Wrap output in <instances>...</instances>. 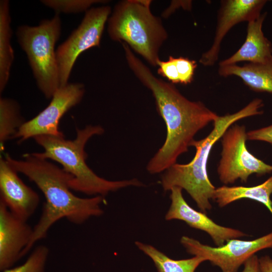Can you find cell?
<instances>
[{
	"label": "cell",
	"instance_id": "obj_1",
	"mask_svg": "<svg viewBox=\"0 0 272 272\" xmlns=\"http://www.w3.org/2000/svg\"><path fill=\"white\" fill-rule=\"evenodd\" d=\"M122 45L129 67L152 92L157 110L166 124L165 141L147 166L151 174L159 173L176 163L179 156L188 151L197 132L218 115L201 102L185 98L173 84L155 77L126 43Z\"/></svg>",
	"mask_w": 272,
	"mask_h": 272
},
{
	"label": "cell",
	"instance_id": "obj_2",
	"mask_svg": "<svg viewBox=\"0 0 272 272\" xmlns=\"http://www.w3.org/2000/svg\"><path fill=\"white\" fill-rule=\"evenodd\" d=\"M22 157L23 159L17 160L7 154L4 157L18 173L34 182L45 198L41 215L33 228L24 256L37 241L46 237L57 221L64 218L74 224H82L92 217L102 215L101 205L106 201L101 195L82 198L75 195L70 186L72 176L62 168L40 158L36 152L26 153Z\"/></svg>",
	"mask_w": 272,
	"mask_h": 272
},
{
	"label": "cell",
	"instance_id": "obj_3",
	"mask_svg": "<svg viewBox=\"0 0 272 272\" xmlns=\"http://www.w3.org/2000/svg\"><path fill=\"white\" fill-rule=\"evenodd\" d=\"M262 100L256 98L246 106L233 114L219 116L213 121L214 127L205 138L191 142L195 154L187 164L175 163L165 171L161 178V184L165 191L173 187L185 189L196 203L201 212L205 213L212 209L210 199H213L216 189L209 178L207 166L211 150L225 131L235 122L249 116L260 115L263 111Z\"/></svg>",
	"mask_w": 272,
	"mask_h": 272
},
{
	"label": "cell",
	"instance_id": "obj_4",
	"mask_svg": "<svg viewBox=\"0 0 272 272\" xmlns=\"http://www.w3.org/2000/svg\"><path fill=\"white\" fill-rule=\"evenodd\" d=\"M104 132L101 126L89 124L83 129L77 128L74 140H67L64 137L38 135L33 139L44 151L36 154L40 158L60 164L73 177L70 182L71 189L87 195L104 197L110 192L124 187L143 186V184L135 178L119 181L105 179L97 175L88 166L85 146L92 137L101 135Z\"/></svg>",
	"mask_w": 272,
	"mask_h": 272
},
{
	"label": "cell",
	"instance_id": "obj_5",
	"mask_svg": "<svg viewBox=\"0 0 272 272\" xmlns=\"http://www.w3.org/2000/svg\"><path fill=\"white\" fill-rule=\"evenodd\" d=\"M151 1L126 0L118 3L107 21L110 38L124 42L153 66L168 34L161 19L150 10Z\"/></svg>",
	"mask_w": 272,
	"mask_h": 272
},
{
	"label": "cell",
	"instance_id": "obj_6",
	"mask_svg": "<svg viewBox=\"0 0 272 272\" xmlns=\"http://www.w3.org/2000/svg\"><path fill=\"white\" fill-rule=\"evenodd\" d=\"M61 31L59 14L42 20L38 25L17 28L18 43L25 52L37 87L46 99L60 88L55 45Z\"/></svg>",
	"mask_w": 272,
	"mask_h": 272
},
{
	"label": "cell",
	"instance_id": "obj_7",
	"mask_svg": "<svg viewBox=\"0 0 272 272\" xmlns=\"http://www.w3.org/2000/svg\"><path fill=\"white\" fill-rule=\"evenodd\" d=\"M247 132L244 125L231 126L222 137L221 158L217 168L220 181L232 184L240 179L246 182L249 176H261L272 172V165L255 157L247 149Z\"/></svg>",
	"mask_w": 272,
	"mask_h": 272
},
{
	"label": "cell",
	"instance_id": "obj_8",
	"mask_svg": "<svg viewBox=\"0 0 272 272\" xmlns=\"http://www.w3.org/2000/svg\"><path fill=\"white\" fill-rule=\"evenodd\" d=\"M111 14L109 6L90 8L85 12L78 28L57 47L56 56L60 87L69 83L79 56L90 48L99 47L105 24Z\"/></svg>",
	"mask_w": 272,
	"mask_h": 272
},
{
	"label": "cell",
	"instance_id": "obj_9",
	"mask_svg": "<svg viewBox=\"0 0 272 272\" xmlns=\"http://www.w3.org/2000/svg\"><path fill=\"white\" fill-rule=\"evenodd\" d=\"M180 242L188 253L209 260L222 272H237L240 266L256 252L272 248V232L253 240L230 239L217 247L203 244L185 236Z\"/></svg>",
	"mask_w": 272,
	"mask_h": 272
},
{
	"label": "cell",
	"instance_id": "obj_10",
	"mask_svg": "<svg viewBox=\"0 0 272 272\" xmlns=\"http://www.w3.org/2000/svg\"><path fill=\"white\" fill-rule=\"evenodd\" d=\"M85 92V86L81 83H69L60 87L48 105L34 118L26 121L14 139L21 143L41 135L64 137L59 129V121L65 113L81 102Z\"/></svg>",
	"mask_w": 272,
	"mask_h": 272
},
{
	"label": "cell",
	"instance_id": "obj_11",
	"mask_svg": "<svg viewBox=\"0 0 272 272\" xmlns=\"http://www.w3.org/2000/svg\"><path fill=\"white\" fill-rule=\"evenodd\" d=\"M267 3L265 0H226L221 1L213 44L201 56L199 62L205 66L214 65L218 59L222 41L236 24L256 19Z\"/></svg>",
	"mask_w": 272,
	"mask_h": 272
},
{
	"label": "cell",
	"instance_id": "obj_12",
	"mask_svg": "<svg viewBox=\"0 0 272 272\" xmlns=\"http://www.w3.org/2000/svg\"><path fill=\"white\" fill-rule=\"evenodd\" d=\"M5 157L0 158V200L18 218L27 221L40 202L38 194L24 183Z\"/></svg>",
	"mask_w": 272,
	"mask_h": 272
},
{
	"label": "cell",
	"instance_id": "obj_13",
	"mask_svg": "<svg viewBox=\"0 0 272 272\" xmlns=\"http://www.w3.org/2000/svg\"><path fill=\"white\" fill-rule=\"evenodd\" d=\"M33 228L14 214L0 200V270L10 268L28 245Z\"/></svg>",
	"mask_w": 272,
	"mask_h": 272
},
{
	"label": "cell",
	"instance_id": "obj_14",
	"mask_svg": "<svg viewBox=\"0 0 272 272\" xmlns=\"http://www.w3.org/2000/svg\"><path fill=\"white\" fill-rule=\"evenodd\" d=\"M182 190L177 186L171 189V203L165 216L166 220H180L192 228L207 232L217 246L224 245L229 240L247 235L240 230L219 225L204 213L195 211L183 198Z\"/></svg>",
	"mask_w": 272,
	"mask_h": 272
},
{
	"label": "cell",
	"instance_id": "obj_15",
	"mask_svg": "<svg viewBox=\"0 0 272 272\" xmlns=\"http://www.w3.org/2000/svg\"><path fill=\"white\" fill-rule=\"evenodd\" d=\"M267 13H261L255 20L248 22L245 40L241 47L219 65L237 64L241 61L265 63L272 59V44L264 36L262 25Z\"/></svg>",
	"mask_w": 272,
	"mask_h": 272
},
{
	"label": "cell",
	"instance_id": "obj_16",
	"mask_svg": "<svg viewBox=\"0 0 272 272\" xmlns=\"http://www.w3.org/2000/svg\"><path fill=\"white\" fill-rule=\"evenodd\" d=\"M218 73L225 77H239L253 91L272 93V59L265 63L219 65Z\"/></svg>",
	"mask_w": 272,
	"mask_h": 272
},
{
	"label": "cell",
	"instance_id": "obj_17",
	"mask_svg": "<svg viewBox=\"0 0 272 272\" xmlns=\"http://www.w3.org/2000/svg\"><path fill=\"white\" fill-rule=\"evenodd\" d=\"M272 176L263 183L254 186H228L224 185L216 188L213 199L220 207H224L237 200L248 198L264 205L272 215Z\"/></svg>",
	"mask_w": 272,
	"mask_h": 272
},
{
	"label": "cell",
	"instance_id": "obj_18",
	"mask_svg": "<svg viewBox=\"0 0 272 272\" xmlns=\"http://www.w3.org/2000/svg\"><path fill=\"white\" fill-rule=\"evenodd\" d=\"M8 0L0 1V92L2 93L8 83L14 59L11 45L12 31Z\"/></svg>",
	"mask_w": 272,
	"mask_h": 272
},
{
	"label": "cell",
	"instance_id": "obj_19",
	"mask_svg": "<svg viewBox=\"0 0 272 272\" xmlns=\"http://www.w3.org/2000/svg\"><path fill=\"white\" fill-rule=\"evenodd\" d=\"M135 244L153 260L158 272H194L199 264L206 261L196 256L188 259L174 260L152 245L139 241Z\"/></svg>",
	"mask_w": 272,
	"mask_h": 272
},
{
	"label": "cell",
	"instance_id": "obj_20",
	"mask_svg": "<svg viewBox=\"0 0 272 272\" xmlns=\"http://www.w3.org/2000/svg\"><path fill=\"white\" fill-rule=\"evenodd\" d=\"M21 115L20 107L14 99L0 98V152H3L5 143L14 137L26 122Z\"/></svg>",
	"mask_w": 272,
	"mask_h": 272
},
{
	"label": "cell",
	"instance_id": "obj_21",
	"mask_svg": "<svg viewBox=\"0 0 272 272\" xmlns=\"http://www.w3.org/2000/svg\"><path fill=\"white\" fill-rule=\"evenodd\" d=\"M45 6L50 8L55 13L76 14L87 12L91 6L97 4L107 3L102 0H42Z\"/></svg>",
	"mask_w": 272,
	"mask_h": 272
},
{
	"label": "cell",
	"instance_id": "obj_22",
	"mask_svg": "<svg viewBox=\"0 0 272 272\" xmlns=\"http://www.w3.org/2000/svg\"><path fill=\"white\" fill-rule=\"evenodd\" d=\"M49 252L47 246L40 245L33 250L23 264L2 272H44Z\"/></svg>",
	"mask_w": 272,
	"mask_h": 272
},
{
	"label": "cell",
	"instance_id": "obj_23",
	"mask_svg": "<svg viewBox=\"0 0 272 272\" xmlns=\"http://www.w3.org/2000/svg\"><path fill=\"white\" fill-rule=\"evenodd\" d=\"M175 62L180 83L185 85L190 83L193 79L194 71L197 66L196 62L183 57L175 58Z\"/></svg>",
	"mask_w": 272,
	"mask_h": 272
},
{
	"label": "cell",
	"instance_id": "obj_24",
	"mask_svg": "<svg viewBox=\"0 0 272 272\" xmlns=\"http://www.w3.org/2000/svg\"><path fill=\"white\" fill-rule=\"evenodd\" d=\"M157 66H159L158 73L159 75L167 78L172 84L180 83L175 57L170 56L167 61L160 59Z\"/></svg>",
	"mask_w": 272,
	"mask_h": 272
},
{
	"label": "cell",
	"instance_id": "obj_25",
	"mask_svg": "<svg viewBox=\"0 0 272 272\" xmlns=\"http://www.w3.org/2000/svg\"><path fill=\"white\" fill-rule=\"evenodd\" d=\"M247 140L264 141L272 145V124L247 132Z\"/></svg>",
	"mask_w": 272,
	"mask_h": 272
},
{
	"label": "cell",
	"instance_id": "obj_26",
	"mask_svg": "<svg viewBox=\"0 0 272 272\" xmlns=\"http://www.w3.org/2000/svg\"><path fill=\"white\" fill-rule=\"evenodd\" d=\"M243 265L242 272H261L259 258L256 254L247 259Z\"/></svg>",
	"mask_w": 272,
	"mask_h": 272
},
{
	"label": "cell",
	"instance_id": "obj_27",
	"mask_svg": "<svg viewBox=\"0 0 272 272\" xmlns=\"http://www.w3.org/2000/svg\"><path fill=\"white\" fill-rule=\"evenodd\" d=\"M261 272H272V259L268 255L259 258Z\"/></svg>",
	"mask_w": 272,
	"mask_h": 272
}]
</instances>
